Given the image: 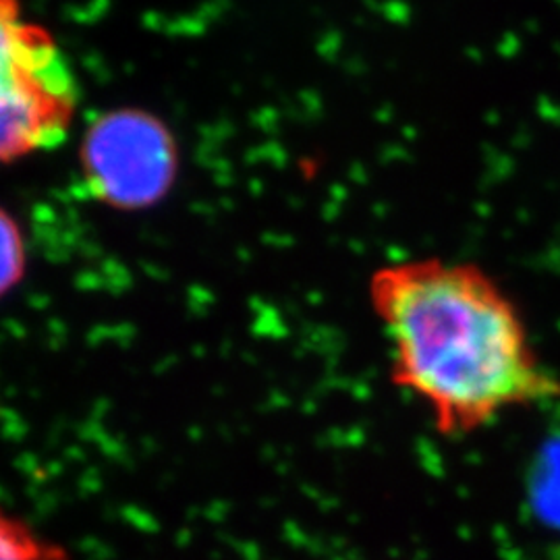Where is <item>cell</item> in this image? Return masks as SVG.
Instances as JSON below:
<instances>
[{"mask_svg":"<svg viewBox=\"0 0 560 560\" xmlns=\"http://www.w3.org/2000/svg\"><path fill=\"white\" fill-rule=\"evenodd\" d=\"M390 342V378L430 409L444 436H467L504 411L560 400L520 310L474 264L397 261L370 279Z\"/></svg>","mask_w":560,"mask_h":560,"instance_id":"6da1fadb","label":"cell"},{"mask_svg":"<svg viewBox=\"0 0 560 560\" xmlns=\"http://www.w3.org/2000/svg\"><path fill=\"white\" fill-rule=\"evenodd\" d=\"M2 161L60 145L75 117L78 83L48 30L23 20L15 0H2Z\"/></svg>","mask_w":560,"mask_h":560,"instance_id":"7a4b0ae2","label":"cell"},{"mask_svg":"<svg viewBox=\"0 0 560 560\" xmlns=\"http://www.w3.org/2000/svg\"><path fill=\"white\" fill-rule=\"evenodd\" d=\"M80 168L94 200L119 212H140L171 194L179 175V145L154 113L115 108L88 125Z\"/></svg>","mask_w":560,"mask_h":560,"instance_id":"3957f363","label":"cell"},{"mask_svg":"<svg viewBox=\"0 0 560 560\" xmlns=\"http://www.w3.org/2000/svg\"><path fill=\"white\" fill-rule=\"evenodd\" d=\"M2 560H69L67 550L52 544L20 517L4 515L0 523Z\"/></svg>","mask_w":560,"mask_h":560,"instance_id":"277c9868","label":"cell"},{"mask_svg":"<svg viewBox=\"0 0 560 560\" xmlns=\"http://www.w3.org/2000/svg\"><path fill=\"white\" fill-rule=\"evenodd\" d=\"M2 293H11L13 287L20 284L25 275V243L21 235L20 224L2 210Z\"/></svg>","mask_w":560,"mask_h":560,"instance_id":"5b68a950","label":"cell"}]
</instances>
